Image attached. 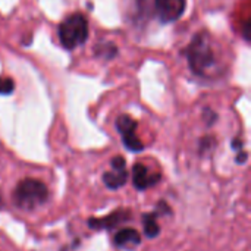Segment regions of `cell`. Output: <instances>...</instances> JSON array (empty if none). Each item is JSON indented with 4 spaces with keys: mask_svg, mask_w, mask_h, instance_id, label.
I'll return each mask as SVG.
<instances>
[{
    "mask_svg": "<svg viewBox=\"0 0 251 251\" xmlns=\"http://www.w3.org/2000/svg\"><path fill=\"white\" fill-rule=\"evenodd\" d=\"M110 166H112V171H109L103 175V182L107 188L118 190L122 185H125L126 178H128V172L125 169V166H126L125 159L122 156H116L112 159Z\"/></svg>",
    "mask_w": 251,
    "mask_h": 251,
    "instance_id": "obj_5",
    "label": "cell"
},
{
    "mask_svg": "<svg viewBox=\"0 0 251 251\" xmlns=\"http://www.w3.org/2000/svg\"><path fill=\"white\" fill-rule=\"evenodd\" d=\"M143 225H144V234H146L149 238H156V237L159 235L160 228H159L157 218H156V215H154V213L144 215Z\"/></svg>",
    "mask_w": 251,
    "mask_h": 251,
    "instance_id": "obj_10",
    "label": "cell"
},
{
    "mask_svg": "<svg viewBox=\"0 0 251 251\" xmlns=\"http://www.w3.org/2000/svg\"><path fill=\"white\" fill-rule=\"evenodd\" d=\"M203 115H204V119L207 121V125H212V124L218 119V115H216L212 109H206Z\"/></svg>",
    "mask_w": 251,
    "mask_h": 251,
    "instance_id": "obj_13",
    "label": "cell"
},
{
    "mask_svg": "<svg viewBox=\"0 0 251 251\" xmlns=\"http://www.w3.org/2000/svg\"><path fill=\"white\" fill-rule=\"evenodd\" d=\"M129 219V212L126 210H118L106 218H101V219H90L88 221V225L90 228L93 229H110L116 225H119L121 222H125Z\"/></svg>",
    "mask_w": 251,
    "mask_h": 251,
    "instance_id": "obj_8",
    "label": "cell"
},
{
    "mask_svg": "<svg viewBox=\"0 0 251 251\" xmlns=\"http://www.w3.org/2000/svg\"><path fill=\"white\" fill-rule=\"evenodd\" d=\"M137 121L132 119L129 115H121L116 121V128L122 137V141L125 147L131 151H141L144 149V144L137 135Z\"/></svg>",
    "mask_w": 251,
    "mask_h": 251,
    "instance_id": "obj_4",
    "label": "cell"
},
{
    "mask_svg": "<svg viewBox=\"0 0 251 251\" xmlns=\"http://www.w3.org/2000/svg\"><path fill=\"white\" fill-rule=\"evenodd\" d=\"M187 0H156V12L162 22H174L182 16Z\"/></svg>",
    "mask_w": 251,
    "mask_h": 251,
    "instance_id": "obj_6",
    "label": "cell"
},
{
    "mask_svg": "<svg viewBox=\"0 0 251 251\" xmlns=\"http://www.w3.org/2000/svg\"><path fill=\"white\" fill-rule=\"evenodd\" d=\"M246 160H247V153L246 151H241L237 156V163H246Z\"/></svg>",
    "mask_w": 251,
    "mask_h": 251,
    "instance_id": "obj_14",
    "label": "cell"
},
{
    "mask_svg": "<svg viewBox=\"0 0 251 251\" xmlns=\"http://www.w3.org/2000/svg\"><path fill=\"white\" fill-rule=\"evenodd\" d=\"M132 181L137 190H147L160 181V174L150 172L147 166H144L143 163H137L132 168Z\"/></svg>",
    "mask_w": 251,
    "mask_h": 251,
    "instance_id": "obj_7",
    "label": "cell"
},
{
    "mask_svg": "<svg viewBox=\"0 0 251 251\" xmlns=\"http://www.w3.org/2000/svg\"><path fill=\"white\" fill-rule=\"evenodd\" d=\"M185 54L191 71L197 75H207V72L216 65V54L212 44V38L204 31L194 35V38L187 47Z\"/></svg>",
    "mask_w": 251,
    "mask_h": 251,
    "instance_id": "obj_1",
    "label": "cell"
},
{
    "mask_svg": "<svg viewBox=\"0 0 251 251\" xmlns=\"http://www.w3.org/2000/svg\"><path fill=\"white\" fill-rule=\"evenodd\" d=\"M116 53H118V49H116V46L113 43H103V44L96 46V54L99 57L112 59Z\"/></svg>",
    "mask_w": 251,
    "mask_h": 251,
    "instance_id": "obj_11",
    "label": "cell"
},
{
    "mask_svg": "<svg viewBox=\"0 0 251 251\" xmlns=\"http://www.w3.org/2000/svg\"><path fill=\"white\" fill-rule=\"evenodd\" d=\"M113 243H115V246L119 247V249L134 250L135 247L140 246L141 237H140L138 231L131 229V228H125V229H121V231L115 235Z\"/></svg>",
    "mask_w": 251,
    "mask_h": 251,
    "instance_id": "obj_9",
    "label": "cell"
},
{
    "mask_svg": "<svg viewBox=\"0 0 251 251\" xmlns=\"http://www.w3.org/2000/svg\"><path fill=\"white\" fill-rule=\"evenodd\" d=\"M15 90V82L9 76H1L0 78V96H7Z\"/></svg>",
    "mask_w": 251,
    "mask_h": 251,
    "instance_id": "obj_12",
    "label": "cell"
},
{
    "mask_svg": "<svg viewBox=\"0 0 251 251\" xmlns=\"http://www.w3.org/2000/svg\"><path fill=\"white\" fill-rule=\"evenodd\" d=\"M59 38L62 46L68 50L84 44L88 38V24L84 15L74 13L68 16L59 26Z\"/></svg>",
    "mask_w": 251,
    "mask_h": 251,
    "instance_id": "obj_3",
    "label": "cell"
},
{
    "mask_svg": "<svg viewBox=\"0 0 251 251\" xmlns=\"http://www.w3.org/2000/svg\"><path fill=\"white\" fill-rule=\"evenodd\" d=\"M232 147L235 149V150H241V147H243V141L241 140H238V138H235L234 141H232Z\"/></svg>",
    "mask_w": 251,
    "mask_h": 251,
    "instance_id": "obj_15",
    "label": "cell"
},
{
    "mask_svg": "<svg viewBox=\"0 0 251 251\" xmlns=\"http://www.w3.org/2000/svg\"><path fill=\"white\" fill-rule=\"evenodd\" d=\"M13 203L21 210H32L44 204L49 199V190L44 182L32 178L22 179L13 191Z\"/></svg>",
    "mask_w": 251,
    "mask_h": 251,
    "instance_id": "obj_2",
    "label": "cell"
}]
</instances>
